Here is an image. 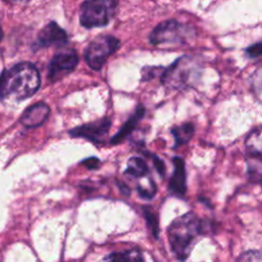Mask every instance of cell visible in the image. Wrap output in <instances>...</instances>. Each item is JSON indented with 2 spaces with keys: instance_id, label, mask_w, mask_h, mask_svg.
<instances>
[{
  "instance_id": "cell-1",
  "label": "cell",
  "mask_w": 262,
  "mask_h": 262,
  "mask_svg": "<svg viewBox=\"0 0 262 262\" xmlns=\"http://www.w3.org/2000/svg\"><path fill=\"white\" fill-rule=\"evenodd\" d=\"M213 226L209 220L200 219L192 212L173 220L168 227L167 237L175 258L181 262L185 261L190 255L198 236L208 234Z\"/></svg>"
},
{
  "instance_id": "cell-2",
  "label": "cell",
  "mask_w": 262,
  "mask_h": 262,
  "mask_svg": "<svg viewBox=\"0 0 262 262\" xmlns=\"http://www.w3.org/2000/svg\"><path fill=\"white\" fill-rule=\"evenodd\" d=\"M40 86L39 72L29 62H20L10 68L2 77L0 97L3 100L19 101L36 93Z\"/></svg>"
},
{
  "instance_id": "cell-3",
  "label": "cell",
  "mask_w": 262,
  "mask_h": 262,
  "mask_svg": "<svg viewBox=\"0 0 262 262\" xmlns=\"http://www.w3.org/2000/svg\"><path fill=\"white\" fill-rule=\"evenodd\" d=\"M201 71L200 62L191 55H182L168 68H164L160 80L169 89L179 90L191 84Z\"/></svg>"
},
{
  "instance_id": "cell-4",
  "label": "cell",
  "mask_w": 262,
  "mask_h": 262,
  "mask_svg": "<svg viewBox=\"0 0 262 262\" xmlns=\"http://www.w3.org/2000/svg\"><path fill=\"white\" fill-rule=\"evenodd\" d=\"M194 36L195 29L192 26L171 18L158 24L150 32L148 40L152 45L184 44Z\"/></svg>"
},
{
  "instance_id": "cell-5",
  "label": "cell",
  "mask_w": 262,
  "mask_h": 262,
  "mask_svg": "<svg viewBox=\"0 0 262 262\" xmlns=\"http://www.w3.org/2000/svg\"><path fill=\"white\" fill-rule=\"evenodd\" d=\"M117 0H85L80 9V23L87 29L104 27L114 17Z\"/></svg>"
},
{
  "instance_id": "cell-6",
  "label": "cell",
  "mask_w": 262,
  "mask_h": 262,
  "mask_svg": "<svg viewBox=\"0 0 262 262\" xmlns=\"http://www.w3.org/2000/svg\"><path fill=\"white\" fill-rule=\"evenodd\" d=\"M119 47V39L112 35H100L88 44L84 54L85 61L92 70L98 71Z\"/></svg>"
},
{
  "instance_id": "cell-7",
  "label": "cell",
  "mask_w": 262,
  "mask_h": 262,
  "mask_svg": "<svg viewBox=\"0 0 262 262\" xmlns=\"http://www.w3.org/2000/svg\"><path fill=\"white\" fill-rule=\"evenodd\" d=\"M79 58L74 49L70 48L57 51L50 61L48 78L51 81H56L62 78L75 70Z\"/></svg>"
},
{
  "instance_id": "cell-8",
  "label": "cell",
  "mask_w": 262,
  "mask_h": 262,
  "mask_svg": "<svg viewBox=\"0 0 262 262\" xmlns=\"http://www.w3.org/2000/svg\"><path fill=\"white\" fill-rule=\"evenodd\" d=\"M111 120L107 118L88 123L82 126H79L71 131L72 136L74 137H83L92 142L100 143L103 138L107 135L111 128Z\"/></svg>"
},
{
  "instance_id": "cell-9",
  "label": "cell",
  "mask_w": 262,
  "mask_h": 262,
  "mask_svg": "<svg viewBox=\"0 0 262 262\" xmlns=\"http://www.w3.org/2000/svg\"><path fill=\"white\" fill-rule=\"evenodd\" d=\"M68 41L67 33L55 23L47 24L38 35V45L40 47L61 46Z\"/></svg>"
},
{
  "instance_id": "cell-10",
  "label": "cell",
  "mask_w": 262,
  "mask_h": 262,
  "mask_svg": "<svg viewBox=\"0 0 262 262\" xmlns=\"http://www.w3.org/2000/svg\"><path fill=\"white\" fill-rule=\"evenodd\" d=\"M49 115V107L44 102H37L29 106L20 117V123L25 127L32 128L42 125Z\"/></svg>"
},
{
  "instance_id": "cell-11",
  "label": "cell",
  "mask_w": 262,
  "mask_h": 262,
  "mask_svg": "<svg viewBox=\"0 0 262 262\" xmlns=\"http://www.w3.org/2000/svg\"><path fill=\"white\" fill-rule=\"evenodd\" d=\"M174 171L169 180V190L176 195H184L186 192V173L184 161L179 157L173 158Z\"/></svg>"
},
{
  "instance_id": "cell-12",
  "label": "cell",
  "mask_w": 262,
  "mask_h": 262,
  "mask_svg": "<svg viewBox=\"0 0 262 262\" xmlns=\"http://www.w3.org/2000/svg\"><path fill=\"white\" fill-rule=\"evenodd\" d=\"M145 114V108L143 105L139 104L135 112L129 117V119L124 123V125L122 126V128L114 135V137L111 139V143L113 144H118L120 142H122L128 135H130L132 133V131L136 128V126L138 125L139 121L143 118Z\"/></svg>"
},
{
  "instance_id": "cell-13",
  "label": "cell",
  "mask_w": 262,
  "mask_h": 262,
  "mask_svg": "<svg viewBox=\"0 0 262 262\" xmlns=\"http://www.w3.org/2000/svg\"><path fill=\"white\" fill-rule=\"evenodd\" d=\"M194 133V125L192 123H184L179 126H174L171 129V134L175 140V146L187 143Z\"/></svg>"
},
{
  "instance_id": "cell-14",
  "label": "cell",
  "mask_w": 262,
  "mask_h": 262,
  "mask_svg": "<svg viewBox=\"0 0 262 262\" xmlns=\"http://www.w3.org/2000/svg\"><path fill=\"white\" fill-rule=\"evenodd\" d=\"M249 179L254 182H262V156L252 155L247 160Z\"/></svg>"
},
{
  "instance_id": "cell-15",
  "label": "cell",
  "mask_w": 262,
  "mask_h": 262,
  "mask_svg": "<svg viewBox=\"0 0 262 262\" xmlns=\"http://www.w3.org/2000/svg\"><path fill=\"white\" fill-rule=\"evenodd\" d=\"M125 173L132 177H143L148 173V167L143 159L132 157L127 162Z\"/></svg>"
},
{
  "instance_id": "cell-16",
  "label": "cell",
  "mask_w": 262,
  "mask_h": 262,
  "mask_svg": "<svg viewBox=\"0 0 262 262\" xmlns=\"http://www.w3.org/2000/svg\"><path fill=\"white\" fill-rule=\"evenodd\" d=\"M246 146L250 154L262 156V126L249 133L246 139Z\"/></svg>"
},
{
  "instance_id": "cell-17",
  "label": "cell",
  "mask_w": 262,
  "mask_h": 262,
  "mask_svg": "<svg viewBox=\"0 0 262 262\" xmlns=\"http://www.w3.org/2000/svg\"><path fill=\"white\" fill-rule=\"evenodd\" d=\"M107 262H144L143 256L139 250H130L125 252H116L107 257Z\"/></svg>"
},
{
  "instance_id": "cell-18",
  "label": "cell",
  "mask_w": 262,
  "mask_h": 262,
  "mask_svg": "<svg viewBox=\"0 0 262 262\" xmlns=\"http://www.w3.org/2000/svg\"><path fill=\"white\" fill-rule=\"evenodd\" d=\"M143 215H144L145 221L147 223V226L150 229L151 234L157 239L159 237V233H160V226H159V220H158L157 215L148 207L143 208Z\"/></svg>"
},
{
  "instance_id": "cell-19",
  "label": "cell",
  "mask_w": 262,
  "mask_h": 262,
  "mask_svg": "<svg viewBox=\"0 0 262 262\" xmlns=\"http://www.w3.org/2000/svg\"><path fill=\"white\" fill-rule=\"evenodd\" d=\"M237 262H262V252L257 250H251L243 253Z\"/></svg>"
},
{
  "instance_id": "cell-20",
  "label": "cell",
  "mask_w": 262,
  "mask_h": 262,
  "mask_svg": "<svg viewBox=\"0 0 262 262\" xmlns=\"http://www.w3.org/2000/svg\"><path fill=\"white\" fill-rule=\"evenodd\" d=\"M136 189H137L138 194H139L141 198H143V199H145V200H150V199H152V198L155 196V194H156L157 186H156L155 182L151 180L148 189L145 188V187L142 186V185H137V188H136Z\"/></svg>"
},
{
  "instance_id": "cell-21",
  "label": "cell",
  "mask_w": 262,
  "mask_h": 262,
  "mask_svg": "<svg viewBox=\"0 0 262 262\" xmlns=\"http://www.w3.org/2000/svg\"><path fill=\"white\" fill-rule=\"evenodd\" d=\"M163 69L164 68H161V67H146L142 69V80L143 81L150 80L155 78L157 75H159L160 77Z\"/></svg>"
},
{
  "instance_id": "cell-22",
  "label": "cell",
  "mask_w": 262,
  "mask_h": 262,
  "mask_svg": "<svg viewBox=\"0 0 262 262\" xmlns=\"http://www.w3.org/2000/svg\"><path fill=\"white\" fill-rule=\"evenodd\" d=\"M246 53L248 56H250L252 58L261 56L262 55V41H259V42L254 43V44L250 45L249 47H247Z\"/></svg>"
},
{
  "instance_id": "cell-23",
  "label": "cell",
  "mask_w": 262,
  "mask_h": 262,
  "mask_svg": "<svg viewBox=\"0 0 262 262\" xmlns=\"http://www.w3.org/2000/svg\"><path fill=\"white\" fill-rule=\"evenodd\" d=\"M151 158H152L154 166H155V168L157 169L158 173H159L162 177H164V176H165V173H166V167H165V164H164L163 160L160 159L159 157L155 156V155H152Z\"/></svg>"
},
{
  "instance_id": "cell-24",
  "label": "cell",
  "mask_w": 262,
  "mask_h": 262,
  "mask_svg": "<svg viewBox=\"0 0 262 262\" xmlns=\"http://www.w3.org/2000/svg\"><path fill=\"white\" fill-rule=\"evenodd\" d=\"M83 165L88 169H96L100 165V161L97 158H88L83 162Z\"/></svg>"
},
{
  "instance_id": "cell-25",
  "label": "cell",
  "mask_w": 262,
  "mask_h": 262,
  "mask_svg": "<svg viewBox=\"0 0 262 262\" xmlns=\"http://www.w3.org/2000/svg\"><path fill=\"white\" fill-rule=\"evenodd\" d=\"M119 187H120V189H121V191L124 193V194H126V195H129L130 194V189H129V187L127 186V185H125L124 183H119Z\"/></svg>"
},
{
  "instance_id": "cell-26",
  "label": "cell",
  "mask_w": 262,
  "mask_h": 262,
  "mask_svg": "<svg viewBox=\"0 0 262 262\" xmlns=\"http://www.w3.org/2000/svg\"><path fill=\"white\" fill-rule=\"evenodd\" d=\"M8 1H12V2H16V1H23V0H8Z\"/></svg>"
}]
</instances>
